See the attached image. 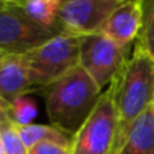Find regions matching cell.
Returning a JSON list of instances; mask_svg holds the SVG:
<instances>
[{"mask_svg":"<svg viewBox=\"0 0 154 154\" xmlns=\"http://www.w3.org/2000/svg\"><path fill=\"white\" fill-rule=\"evenodd\" d=\"M143 24V2L122 0L108 16L100 32L122 48H127L139 37Z\"/></svg>","mask_w":154,"mask_h":154,"instance_id":"cell-8","label":"cell"},{"mask_svg":"<svg viewBox=\"0 0 154 154\" xmlns=\"http://www.w3.org/2000/svg\"><path fill=\"white\" fill-rule=\"evenodd\" d=\"M122 0H65L60 8V27L64 32L87 37L100 32Z\"/></svg>","mask_w":154,"mask_h":154,"instance_id":"cell-7","label":"cell"},{"mask_svg":"<svg viewBox=\"0 0 154 154\" xmlns=\"http://www.w3.org/2000/svg\"><path fill=\"white\" fill-rule=\"evenodd\" d=\"M16 128L29 149L38 143H43V142H54V143H60L69 147L72 146V137L51 125L32 123V125L20 126V127L16 126Z\"/></svg>","mask_w":154,"mask_h":154,"instance_id":"cell-12","label":"cell"},{"mask_svg":"<svg viewBox=\"0 0 154 154\" xmlns=\"http://www.w3.org/2000/svg\"><path fill=\"white\" fill-rule=\"evenodd\" d=\"M101 89L81 66H76L43 88L46 114L51 126L73 135L87 122L99 103Z\"/></svg>","mask_w":154,"mask_h":154,"instance_id":"cell-1","label":"cell"},{"mask_svg":"<svg viewBox=\"0 0 154 154\" xmlns=\"http://www.w3.org/2000/svg\"><path fill=\"white\" fill-rule=\"evenodd\" d=\"M109 88L118 115L115 147V154H118L133 123L154 104V60L135 45L133 54Z\"/></svg>","mask_w":154,"mask_h":154,"instance_id":"cell-2","label":"cell"},{"mask_svg":"<svg viewBox=\"0 0 154 154\" xmlns=\"http://www.w3.org/2000/svg\"><path fill=\"white\" fill-rule=\"evenodd\" d=\"M127 48H122L101 32L81 37L79 65L104 92L115 81L127 61Z\"/></svg>","mask_w":154,"mask_h":154,"instance_id":"cell-5","label":"cell"},{"mask_svg":"<svg viewBox=\"0 0 154 154\" xmlns=\"http://www.w3.org/2000/svg\"><path fill=\"white\" fill-rule=\"evenodd\" d=\"M137 45L154 60V0L143 2V24Z\"/></svg>","mask_w":154,"mask_h":154,"instance_id":"cell-14","label":"cell"},{"mask_svg":"<svg viewBox=\"0 0 154 154\" xmlns=\"http://www.w3.org/2000/svg\"><path fill=\"white\" fill-rule=\"evenodd\" d=\"M0 135L3 139L5 154H29V147L23 142L16 126L10 119L4 125H2Z\"/></svg>","mask_w":154,"mask_h":154,"instance_id":"cell-15","label":"cell"},{"mask_svg":"<svg viewBox=\"0 0 154 154\" xmlns=\"http://www.w3.org/2000/svg\"><path fill=\"white\" fill-rule=\"evenodd\" d=\"M41 29L16 10L11 8L5 0L0 2V51L7 54H23L45 43L54 35Z\"/></svg>","mask_w":154,"mask_h":154,"instance_id":"cell-6","label":"cell"},{"mask_svg":"<svg viewBox=\"0 0 154 154\" xmlns=\"http://www.w3.org/2000/svg\"><path fill=\"white\" fill-rule=\"evenodd\" d=\"M8 56H11V54H7V53H3V51H0V64H2V62L4 61V60L7 58Z\"/></svg>","mask_w":154,"mask_h":154,"instance_id":"cell-18","label":"cell"},{"mask_svg":"<svg viewBox=\"0 0 154 154\" xmlns=\"http://www.w3.org/2000/svg\"><path fill=\"white\" fill-rule=\"evenodd\" d=\"M0 154H5V153H4V146H3V139H2V135H0Z\"/></svg>","mask_w":154,"mask_h":154,"instance_id":"cell-19","label":"cell"},{"mask_svg":"<svg viewBox=\"0 0 154 154\" xmlns=\"http://www.w3.org/2000/svg\"><path fill=\"white\" fill-rule=\"evenodd\" d=\"M11 8L41 29L62 32L60 27L61 0H5Z\"/></svg>","mask_w":154,"mask_h":154,"instance_id":"cell-9","label":"cell"},{"mask_svg":"<svg viewBox=\"0 0 154 154\" xmlns=\"http://www.w3.org/2000/svg\"><path fill=\"white\" fill-rule=\"evenodd\" d=\"M37 116L38 104L37 100L30 93H24V95L19 96L10 104L8 119L18 127L32 125L34 120L37 119Z\"/></svg>","mask_w":154,"mask_h":154,"instance_id":"cell-13","label":"cell"},{"mask_svg":"<svg viewBox=\"0 0 154 154\" xmlns=\"http://www.w3.org/2000/svg\"><path fill=\"white\" fill-rule=\"evenodd\" d=\"M31 85L19 54H11L0 64V99L11 104L16 97L30 93Z\"/></svg>","mask_w":154,"mask_h":154,"instance_id":"cell-10","label":"cell"},{"mask_svg":"<svg viewBox=\"0 0 154 154\" xmlns=\"http://www.w3.org/2000/svg\"><path fill=\"white\" fill-rule=\"evenodd\" d=\"M81 37L60 32L45 43L20 54L31 89H43L79 66Z\"/></svg>","mask_w":154,"mask_h":154,"instance_id":"cell-3","label":"cell"},{"mask_svg":"<svg viewBox=\"0 0 154 154\" xmlns=\"http://www.w3.org/2000/svg\"><path fill=\"white\" fill-rule=\"evenodd\" d=\"M118 115L112 89L101 93L99 103L87 122L72 138V154H115Z\"/></svg>","mask_w":154,"mask_h":154,"instance_id":"cell-4","label":"cell"},{"mask_svg":"<svg viewBox=\"0 0 154 154\" xmlns=\"http://www.w3.org/2000/svg\"><path fill=\"white\" fill-rule=\"evenodd\" d=\"M29 154H72L69 146H64L54 142H43L30 147Z\"/></svg>","mask_w":154,"mask_h":154,"instance_id":"cell-16","label":"cell"},{"mask_svg":"<svg viewBox=\"0 0 154 154\" xmlns=\"http://www.w3.org/2000/svg\"><path fill=\"white\" fill-rule=\"evenodd\" d=\"M8 109H10V104L0 99V127L8 120Z\"/></svg>","mask_w":154,"mask_h":154,"instance_id":"cell-17","label":"cell"},{"mask_svg":"<svg viewBox=\"0 0 154 154\" xmlns=\"http://www.w3.org/2000/svg\"><path fill=\"white\" fill-rule=\"evenodd\" d=\"M118 154H154V104L133 123Z\"/></svg>","mask_w":154,"mask_h":154,"instance_id":"cell-11","label":"cell"},{"mask_svg":"<svg viewBox=\"0 0 154 154\" xmlns=\"http://www.w3.org/2000/svg\"><path fill=\"white\" fill-rule=\"evenodd\" d=\"M0 2H2V0H0Z\"/></svg>","mask_w":154,"mask_h":154,"instance_id":"cell-20","label":"cell"}]
</instances>
